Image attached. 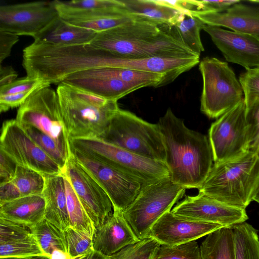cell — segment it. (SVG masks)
Segmentation results:
<instances>
[{"mask_svg": "<svg viewBox=\"0 0 259 259\" xmlns=\"http://www.w3.org/2000/svg\"><path fill=\"white\" fill-rule=\"evenodd\" d=\"M164 144L171 180L186 189H199L213 165L207 137L187 127L168 108L157 123Z\"/></svg>", "mask_w": 259, "mask_h": 259, "instance_id": "1", "label": "cell"}, {"mask_svg": "<svg viewBox=\"0 0 259 259\" xmlns=\"http://www.w3.org/2000/svg\"><path fill=\"white\" fill-rule=\"evenodd\" d=\"M90 44L125 58L200 57L185 45L171 27L135 20L97 33Z\"/></svg>", "mask_w": 259, "mask_h": 259, "instance_id": "2", "label": "cell"}, {"mask_svg": "<svg viewBox=\"0 0 259 259\" xmlns=\"http://www.w3.org/2000/svg\"><path fill=\"white\" fill-rule=\"evenodd\" d=\"M56 93L69 139L100 137L120 109L117 101L65 82L58 84Z\"/></svg>", "mask_w": 259, "mask_h": 259, "instance_id": "3", "label": "cell"}, {"mask_svg": "<svg viewBox=\"0 0 259 259\" xmlns=\"http://www.w3.org/2000/svg\"><path fill=\"white\" fill-rule=\"evenodd\" d=\"M259 185V155L248 151L214 163L199 193L230 206L245 209Z\"/></svg>", "mask_w": 259, "mask_h": 259, "instance_id": "4", "label": "cell"}, {"mask_svg": "<svg viewBox=\"0 0 259 259\" xmlns=\"http://www.w3.org/2000/svg\"><path fill=\"white\" fill-rule=\"evenodd\" d=\"M70 147L134 178L143 186L167 177L165 163L136 154L98 138L69 139Z\"/></svg>", "mask_w": 259, "mask_h": 259, "instance_id": "5", "label": "cell"}, {"mask_svg": "<svg viewBox=\"0 0 259 259\" xmlns=\"http://www.w3.org/2000/svg\"><path fill=\"white\" fill-rule=\"evenodd\" d=\"M98 138L142 156L165 162L163 137L157 123L148 122L119 109Z\"/></svg>", "mask_w": 259, "mask_h": 259, "instance_id": "6", "label": "cell"}, {"mask_svg": "<svg viewBox=\"0 0 259 259\" xmlns=\"http://www.w3.org/2000/svg\"><path fill=\"white\" fill-rule=\"evenodd\" d=\"M186 190L174 183L170 177L142 187L133 202L122 212L139 240L148 238L154 224L171 211Z\"/></svg>", "mask_w": 259, "mask_h": 259, "instance_id": "7", "label": "cell"}, {"mask_svg": "<svg viewBox=\"0 0 259 259\" xmlns=\"http://www.w3.org/2000/svg\"><path fill=\"white\" fill-rule=\"evenodd\" d=\"M199 68L203 80L200 110L208 117H220L244 98L240 83L227 62L206 57Z\"/></svg>", "mask_w": 259, "mask_h": 259, "instance_id": "8", "label": "cell"}, {"mask_svg": "<svg viewBox=\"0 0 259 259\" xmlns=\"http://www.w3.org/2000/svg\"><path fill=\"white\" fill-rule=\"evenodd\" d=\"M16 120L21 124L32 126L52 138L70 156L69 137L58 95L53 89L45 87L32 94L19 107Z\"/></svg>", "mask_w": 259, "mask_h": 259, "instance_id": "9", "label": "cell"}, {"mask_svg": "<svg viewBox=\"0 0 259 259\" xmlns=\"http://www.w3.org/2000/svg\"><path fill=\"white\" fill-rule=\"evenodd\" d=\"M246 112L243 98L211 124L208 140L214 163L235 158L249 151Z\"/></svg>", "mask_w": 259, "mask_h": 259, "instance_id": "10", "label": "cell"}, {"mask_svg": "<svg viewBox=\"0 0 259 259\" xmlns=\"http://www.w3.org/2000/svg\"><path fill=\"white\" fill-rule=\"evenodd\" d=\"M0 141V149L18 165L32 168L45 176L63 172L59 165L34 142L16 119L3 123Z\"/></svg>", "mask_w": 259, "mask_h": 259, "instance_id": "11", "label": "cell"}, {"mask_svg": "<svg viewBox=\"0 0 259 259\" xmlns=\"http://www.w3.org/2000/svg\"><path fill=\"white\" fill-rule=\"evenodd\" d=\"M70 151L107 193L113 210L123 212L137 196L142 184L121 171L72 148L70 147Z\"/></svg>", "mask_w": 259, "mask_h": 259, "instance_id": "12", "label": "cell"}, {"mask_svg": "<svg viewBox=\"0 0 259 259\" xmlns=\"http://www.w3.org/2000/svg\"><path fill=\"white\" fill-rule=\"evenodd\" d=\"M63 173L70 181L97 230L113 214V206L109 197L94 178L71 153Z\"/></svg>", "mask_w": 259, "mask_h": 259, "instance_id": "13", "label": "cell"}, {"mask_svg": "<svg viewBox=\"0 0 259 259\" xmlns=\"http://www.w3.org/2000/svg\"><path fill=\"white\" fill-rule=\"evenodd\" d=\"M58 16L54 1L2 5L0 30L34 37Z\"/></svg>", "mask_w": 259, "mask_h": 259, "instance_id": "14", "label": "cell"}, {"mask_svg": "<svg viewBox=\"0 0 259 259\" xmlns=\"http://www.w3.org/2000/svg\"><path fill=\"white\" fill-rule=\"evenodd\" d=\"M170 211L187 219L224 226L232 227L248 219L245 209L229 205L200 193L187 196Z\"/></svg>", "mask_w": 259, "mask_h": 259, "instance_id": "15", "label": "cell"}, {"mask_svg": "<svg viewBox=\"0 0 259 259\" xmlns=\"http://www.w3.org/2000/svg\"><path fill=\"white\" fill-rule=\"evenodd\" d=\"M203 30L228 62L246 69L259 67V40L256 36L208 25Z\"/></svg>", "mask_w": 259, "mask_h": 259, "instance_id": "16", "label": "cell"}, {"mask_svg": "<svg viewBox=\"0 0 259 259\" xmlns=\"http://www.w3.org/2000/svg\"><path fill=\"white\" fill-rule=\"evenodd\" d=\"M223 227L219 224L187 219L170 211L154 224L148 238L160 244L176 245L196 240Z\"/></svg>", "mask_w": 259, "mask_h": 259, "instance_id": "17", "label": "cell"}, {"mask_svg": "<svg viewBox=\"0 0 259 259\" xmlns=\"http://www.w3.org/2000/svg\"><path fill=\"white\" fill-rule=\"evenodd\" d=\"M206 25L229 28L231 31L259 36V7L240 1L220 13L190 11Z\"/></svg>", "mask_w": 259, "mask_h": 259, "instance_id": "18", "label": "cell"}, {"mask_svg": "<svg viewBox=\"0 0 259 259\" xmlns=\"http://www.w3.org/2000/svg\"><path fill=\"white\" fill-rule=\"evenodd\" d=\"M140 241L122 212L113 210L111 216L96 230L93 237V248L103 255L110 256Z\"/></svg>", "mask_w": 259, "mask_h": 259, "instance_id": "19", "label": "cell"}, {"mask_svg": "<svg viewBox=\"0 0 259 259\" xmlns=\"http://www.w3.org/2000/svg\"><path fill=\"white\" fill-rule=\"evenodd\" d=\"M59 16L68 23L97 33L122 25L132 19L125 7L88 11L57 10Z\"/></svg>", "mask_w": 259, "mask_h": 259, "instance_id": "20", "label": "cell"}, {"mask_svg": "<svg viewBox=\"0 0 259 259\" xmlns=\"http://www.w3.org/2000/svg\"><path fill=\"white\" fill-rule=\"evenodd\" d=\"M45 176L46 185L42 194L46 203L45 219L64 233L70 227L65 176L63 172Z\"/></svg>", "mask_w": 259, "mask_h": 259, "instance_id": "21", "label": "cell"}, {"mask_svg": "<svg viewBox=\"0 0 259 259\" xmlns=\"http://www.w3.org/2000/svg\"><path fill=\"white\" fill-rule=\"evenodd\" d=\"M62 82L105 99L116 101L140 89L138 87L115 78L88 75L82 72L70 75Z\"/></svg>", "mask_w": 259, "mask_h": 259, "instance_id": "22", "label": "cell"}, {"mask_svg": "<svg viewBox=\"0 0 259 259\" xmlns=\"http://www.w3.org/2000/svg\"><path fill=\"white\" fill-rule=\"evenodd\" d=\"M127 15L133 20L159 26L172 27L181 12L160 3L158 0H121Z\"/></svg>", "mask_w": 259, "mask_h": 259, "instance_id": "23", "label": "cell"}, {"mask_svg": "<svg viewBox=\"0 0 259 259\" xmlns=\"http://www.w3.org/2000/svg\"><path fill=\"white\" fill-rule=\"evenodd\" d=\"M97 33L92 30L71 25L59 15L36 35L34 41L54 45L90 44Z\"/></svg>", "mask_w": 259, "mask_h": 259, "instance_id": "24", "label": "cell"}, {"mask_svg": "<svg viewBox=\"0 0 259 259\" xmlns=\"http://www.w3.org/2000/svg\"><path fill=\"white\" fill-rule=\"evenodd\" d=\"M46 205L42 194L21 197L0 204V218L29 227L45 219Z\"/></svg>", "mask_w": 259, "mask_h": 259, "instance_id": "25", "label": "cell"}, {"mask_svg": "<svg viewBox=\"0 0 259 259\" xmlns=\"http://www.w3.org/2000/svg\"><path fill=\"white\" fill-rule=\"evenodd\" d=\"M200 249L201 259H236L233 227L224 226L208 234Z\"/></svg>", "mask_w": 259, "mask_h": 259, "instance_id": "26", "label": "cell"}, {"mask_svg": "<svg viewBox=\"0 0 259 259\" xmlns=\"http://www.w3.org/2000/svg\"><path fill=\"white\" fill-rule=\"evenodd\" d=\"M205 25L198 17L188 12H182L171 27L187 47L200 56L204 51L200 38V31Z\"/></svg>", "mask_w": 259, "mask_h": 259, "instance_id": "27", "label": "cell"}, {"mask_svg": "<svg viewBox=\"0 0 259 259\" xmlns=\"http://www.w3.org/2000/svg\"><path fill=\"white\" fill-rule=\"evenodd\" d=\"M236 259H259L257 230L246 222L232 226Z\"/></svg>", "mask_w": 259, "mask_h": 259, "instance_id": "28", "label": "cell"}, {"mask_svg": "<svg viewBox=\"0 0 259 259\" xmlns=\"http://www.w3.org/2000/svg\"><path fill=\"white\" fill-rule=\"evenodd\" d=\"M64 176L70 226L93 238L96 231L95 226L81 204L70 181Z\"/></svg>", "mask_w": 259, "mask_h": 259, "instance_id": "29", "label": "cell"}, {"mask_svg": "<svg viewBox=\"0 0 259 259\" xmlns=\"http://www.w3.org/2000/svg\"><path fill=\"white\" fill-rule=\"evenodd\" d=\"M29 228L35 240L49 257L56 249L68 252L64 233L45 219Z\"/></svg>", "mask_w": 259, "mask_h": 259, "instance_id": "30", "label": "cell"}, {"mask_svg": "<svg viewBox=\"0 0 259 259\" xmlns=\"http://www.w3.org/2000/svg\"><path fill=\"white\" fill-rule=\"evenodd\" d=\"M12 182L22 197L42 194L46 185L45 176L32 168L18 165Z\"/></svg>", "mask_w": 259, "mask_h": 259, "instance_id": "31", "label": "cell"}, {"mask_svg": "<svg viewBox=\"0 0 259 259\" xmlns=\"http://www.w3.org/2000/svg\"><path fill=\"white\" fill-rule=\"evenodd\" d=\"M21 125L34 142L51 157L63 171L69 157L63 151L57 143L52 138L32 126Z\"/></svg>", "mask_w": 259, "mask_h": 259, "instance_id": "32", "label": "cell"}, {"mask_svg": "<svg viewBox=\"0 0 259 259\" xmlns=\"http://www.w3.org/2000/svg\"><path fill=\"white\" fill-rule=\"evenodd\" d=\"M35 256L47 255L32 234L20 241L0 244V258Z\"/></svg>", "mask_w": 259, "mask_h": 259, "instance_id": "33", "label": "cell"}, {"mask_svg": "<svg viewBox=\"0 0 259 259\" xmlns=\"http://www.w3.org/2000/svg\"><path fill=\"white\" fill-rule=\"evenodd\" d=\"M153 259H201L200 249L197 242L168 245L160 244Z\"/></svg>", "mask_w": 259, "mask_h": 259, "instance_id": "34", "label": "cell"}, {"mask_svg": "<svg viewBox=\"0 0 259 259\" xmlns=\"http://www.w3.org/2000/svg\"><path fill=\"white\" fill-rule=\"evenodd\" d=\"M160 245L156 240L147 238L108 256L107 259H153Z\"/></svg>", "mask_w": 259, "mask_h": 259, "instance_id": "35", "label": "cell"}, {"mask_svg": "<svg viewBox=\"0 0 259 259\" xmlns=\"http://www.w3.org/2000/svg\"><path fill=\"white\" fill-rule=\"evenodd\" d=\"M68 253L73 257H81L94 250L93 238L69 227L64 232Z\"/></svg>", "mask_w": 259, "mask_h": 259, "instance_id": "36", "label": "cell"}, {"mask_svg": "<svg viewBox=\"0 0 259 259\" xmlns=\"http://www.w3.org/2000/svg\"><path fill=\"white\" fill-rule=\"evenodd\" d=\"M54 3L57 10L71 11H88L124 7L121 0H55Z\"/></svg>", "mask_w": 259, "mask_h": 259, "instance_id": "37", "label": "cell"}, {"mask_svg": "<svg viewBox=\"0 0 259 259\" xmlns=\"http://www.w3.org/2000/svg\"><path fill=\"white\" fill-rule=\"evenodd\" d=\"M246 106L259 101V67L252 68L241 73L239 77Z\"/></svg>", "mask_w": 259, "mask_h": 259, "instance_id": "38", "label": "cell"}, {"mask_svg": "<svg viewBox=\"0 0 259 259\" xmlns=\"http://www.w3.org/2000/svg\"><path fill=\"white\" fill-rule=\"evenodd\" d=\"M31 235L28 227L0 218V244L20 241Z\"/></svg>", "mask_w": 259, "mask_h": 259, "instance_id": "39", "label": "cell"}, {"mask_svg": "<svg viewBox=\"0 0 259 259\" xmlns=\"http://www.w3.org/2000/svg\"><path fill=\"white\" fill-rule=\"evenodd\" d=\"M246 118L249 151L259 155V101L246 106Z\"/></svg>", "mask_w": 259, "mask_h": 259, "instance_id": "40", "label": "cell"}, {"mask_svg": "<svg viewBox=\"0 0 259 259\" xmlns=\"http://www.w3.org/2000/svg\"><path fill=\"white\" fill-rule=\"evenodd\" d=\"M50 84L41 80L27 76L16 79L10 83L0 86V96L21 93L31 90H38Z\"/></svg>", "mask_w": 259, "mask_h": 259, "instance_id": "41", "label": "cell"}, {"mask_svg": "<svg viewBox=\"0 0 259 259\" xmlns=\"http://www.w3.org/2000/svg\"><path fill=\"white\" fill-rule=\"evenodd\" d=\"M18 165L10 156L0 149V184L13 180Z\"/></svg>", "mask_w": 259, "mask_h": 259, "instance_id": "42", "label": "cell"}, {"mask_svg": "<svg viewBox=\"0 0 259 259\" xmlns=\"http://www.w3.org/2000/svg\"><path fill=\"white\" fill-rule=\"evenodd\" d=\"M240 1L239 0L192 1L195 7V11L216 13L224 12Z\"/></svg>", "mask_w": 259, "mask_h": 259, "instance_id": "43", "label": "cell"}, {"mask_svg": "<svg viewBox=\"0 0 259 259\" xmlns=\"http://www.w3.org/2000/svg\"><path fill=\"white\" fill-rule=\"evenodd\" d=\"M36 91L0 96V112H6L10 109L21 106Z\"/></svg>", "mask_w": 259, "mask_h": 259, "instance_id": "44", "label": "cell"}, {"mask_svg": "<svg viewBox=\"0 0 259 259\" xmlns=\"http://www.w3.org/2000/svg\"><path fill=\"white\" fill-rule=\"evenodd\" d=\"M19 36L0 30V65L8 57L13 47L18 41Z\"/></svg>", "mask_w": 259, "mask_h": 259, "instance_id": "45", "label": "cell"}, {"mask_svg": "<svg viewBox=\"0 0 259 259\" xmlns=\"http://www.w3.org/2000/svg\"><path fill=\"white\" fill-rule=\"evenodd\" d=\"M21 197L20 191L12 181L0 184V204Z\"/></svg>", "mask_w": 259, "mask_h": 259, "instance_id": "46", "label": "cell"}, {"mask_svg": "<svg viewBox=\"0 0 259 259\" xmlns=\"http://www.w3.org/2000/svg\"><path fill=\"white\" fill-rule=\"evenodd\" d=\"M17 76L16 71L11 66H0V86L11 83Z\"/></svg>", "mask_w": 259, "mask_h": 259, "instance_id": "47", "label": "cell"}, {"mask_svg": "<svg viewBox=\"0 0 259 259\" xmlns=\"http://www.w3.org/2000/svg\"><path fill=\"white\" fill-rule=\"evenodd\" d=\"M82 257H73L68 252L58 249H55L49 255L50 259H81Z\"/></svg>", "mask_w": 259, "mask_h": 259, "instance_id": "48", "label": "cell"}, {"mask_svg": "<svg viewBox=\"0 0 259 259\" xmlns=\"http://www.w3.org/2000/svg\"><path fill=\"white\" fill-rule=\"evenodd\" d=\"M0 259H50L47 256H35L24 257H5L0 258Z\"/></svg>", "mask_w": 259, "mask_h": 259, "instance_id": "49", "label": "cell"}, {"mask_svg": "<svg viewBox=\"0 0 259 259\" xmlns=\"http://www.w3.org/2000/svg\"><path fill=\"white\" fill-rule=\"evenodd\" d=\"M253 201H255L259 204V185L253 196Z\"/></svg>", "mask_w": 259, "mask_h": 259, "instance_id": "50", "label": "cell"}, {"mask_svg": "<svg viewBox=\"0 0 259 259\" xmlns=\"http://www.w3.org/2000/svg\"><path fill=\"white\" fill-rule=\"evenodd\" d=\"M257 37V38L259 40V36H256Z\"/></svg>", "mask_w": 259, "mask_h": 259, "instance_id": "51", "label": "cell"}]
</instances>
